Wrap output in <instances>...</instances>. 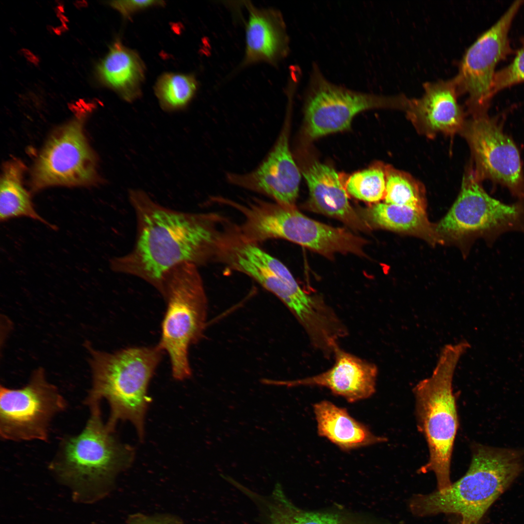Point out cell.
<instances>
[{
	"label": "cell",
	"mask_w": 524,
	"mask_h": 524,
	"mask_svg": "<svg viewBox=\"0 0 524 524\" xmlns=\"http://www.w3.org/2000/svg\"><path fill=\"white\" fill-rule=\"evenodd\" d=\"M128 197L136 216V239L129 252L111 260L113 271L138 277L161 294L164 276L173 268L216 261L233 224L226 217L171 209L139 189L129 190Z\"/></svg>",
	"instance_id": "1"
},
{
	"label": "cell",
	"mask_w": 524,
	"mask_h": 524,
	"mask_svg": "<svg viewBox=\"0 0 524 524\" xmlns=\"http://www.w3.org/2000/svg\"><path fill=\"white\" fill-rule=\"evenodd\" d=\"M524 462V450L474 444L464 475L443 491L414 494L409 501V509L416 517L452 514L462 524H478L523 471Z\"/></svg>",
	"instance_id": "2"
},
{
	"label": "cell",
	"mask_w": 524,
	"mask_h": 524,
	"mask_svg": "<svg viewBox=\"0 0 524 524\" xmlns=\"http://www.w3.org/2000/svg\"><path fill=\"white\" fill-rule=\"evenodd\" d=\"M88 408L90 415L83 429L62 439L49 465L74 497L84 502L98 497L116 475L131 465L134 456L132 448L120 442L104 423L100 404Z\"/></svg>",
	"instance_id": "3"
},
{
	"label": "cell",
	"mask_w": 524,
	"mask_h": 524,
	"mask_svg": "<svg viewBox=\"0 0 524 524\" xmlns=\"http://www.w3.org/2000/svg\"><path fill=\"white\" fill-rule=\"evenodd\" d=\"M90 349L92 384L84 404H100L106 400L110 411L107 426L114 430L119 421H128L142 439L149 401L148 387L163 351L158 345L112 353Z\"/></svg>",
	"instance_id": "4"
},
{
	"label": "cell",
	"mask_w": 524,
	"mask_h": 524,
	"mask_svg": "<svg viewBox=\"0 0 524 524\" xmlns=\"http://www.w3.org/2000/svg\"><path fill=\"white\" fill-rule=\"evenodd\" d=\"M470 347L466 340L444 345L431 376L420 381L413 390L418 427L429 451V460L419 473H433L438 491L452 484L451 459L458 427L453 378L460 358Z\"/></svg>",
	"instance_id": "5"
},
{
	"label": "cell",
	"mask_w": 524,
	"mask_h": 524,
	"mask_svg": "<svg viewBox=\"0 0 524 524\" xmlns=\"http://www.w3.org/2000/svg\"><path fill=\"white\" fill-rule=\"evenodd\" d=\"M161 295L167 306L158 345L169 356L173 377L183 380L192 375L189 347L202 338L207 323V299L198 266L185 262L170 270Z\"/></svg>",
	"instance_id": "6"
},
{
	"label": "cell",
	"mask_w": 524,
	"mask_h": 524,
	"mask_svg": "<svg viewBox=\"0 0 524 524\" xmlns=\"http://www.w3.org/2000/svg\"><path fill=\"white\" fill-rule=\"evenodd\" d=\"M217 261L247 275L278 297L307 334L321 332L329 323L332 308L320 297L304 291L280 261L257 244L243 241L237 229L228 235Z\"/></svg>",
	"instance_id": "7"
},
{
	"label": "cell",
	"mask_w": 524,
	"mask_h": 524,
	"mask_svg": "<svg viewBox=\"0 0 524 524\" xmlns=\"http://www.w3.org/2000/svg\"><path fill=\"white\" fill-rule=\"evenodd\" d=\"M481 182L471 163L457 199L435 227L440 237H482L492 246L505 233L524 234V200L505 203L491 196Z\"/></svg>",
	"instance_id": "8"
},
{
	"label": "cell",
	"mask_w": 524,
	"mask_h": 524,
	"mask_svg": "<svg viewBox=\"0 0 524 524\" xmlns=\"http://www.w3.org/2000/svg\"><path fill=\"white\" fill-rule=\"evenodd\" d=\"M67 408L66 399L49 383L42 368L18 389L0 388V435L4 441L47 442L53 420Z\"/></svg>",
	"instance_id": "9"
},
{
	"label": "cell",
	"mask_w": 524,
	"mask_h": 524,
	"mask_svg": "<svg viewBox=\"0 0 524 524\" xmlns=\"http://www.w3.org/2000/svg\"><path fill=\"white\" fill-rule=\"evenodd\" d=\"M304 132L311 139L348 129L359 113L376 108L404 110L408 98L363 93L329 81L314 66L307 88Z\"/></svg>",
	"instance_id": "10"
},
{
	"label": "cell",
	"mask_w": 524,
	"mask_h": 524,
	"mask_svg": "<svg viewBox=\"0 0 524 524\" xmlns=\"http://www.w3.org/2000/svg\"><path fill=\"white\" fill-rule=\"evenodd\" d=\"M86 114L77 112L50 136L33 169L31 185L34 191L53 186L97 183V157L84 132Z\"/></svg>",
	"instance_id": "11"
},
{
	"label": "cell",
	"mask_w": 524,
	"mask_h": 524,
	"mask_svg": "<svg viewBox=\"0 0 524 524\" xmlns=\"http://www.w3.org/2000/svg\"><path fill=\"white\" fill-rule=\"evenodd\" d=\"M524 0L512 3L500 18L466 49L454 77L460 94H466L471 117L488 115L494 97L492 83L498 63L512 52L508 34Z\"/></svg>",
	"instance_id": "12"
},
{
	"label": "cell",
	"mask_w": 524,
	"mask_h": 524,
	"mask_svg": "<svg viewBox=\"0 0 524 524\" xmlns=\"http://www.w3.org/2000/svg\"><path fill=\"white\" fill-rule=\"evenodd\" d=\"M467 142L477 177L506 188L524 200V172L519 151L504 131L502 121L488 115L466 120L460 132Z\"/></svg>",
	"instance_id": "13"
},
{
	"label": "cell",
	"mask_w": 524,
	"mask_h": 524,
	"mask_svg": "<svg viewBox=\"0 0 524 524\" xmlns=\"http://www.w3.org/2000/svg\"><path fill=\"white\" fill-rule=\"evenodd\" d=\"M264 228L270 239H285L327 257L338 252L363 254L364 240L345 229L310 218L295 206H273L265 216Z\"/></svg>",
	"instance_id": "14"
},
{
	"label": "cell",
	"mask_w": 524,
	"mask_h": 524,
	"mask_svg": "<svg viewBox=\"0 0 524 524\" xmlns=\"http://www.w3.org/2000/svg\"><path fill=\"white\" fill-rule=\"evenodd\" d=\"M289 107L275 144L259 165L244 173L228 172L226 178L232 185L265 195L281 205L295 206L301 173L290 147Z\"/></svg>",
	"instance_id": "15"
},
{
	"label": "cell",
	"mask_w": 524,
	"mask_h": 524,
	"mask_svg": "<svg viewBox=\"0 0 524 524\" xmlns=\"http://www.w3.org/2000/svg\"><path fill=\"white\" fill-rule=\"evenodd\" d=\"M331 367L312 376L292 380L264 379L263 383L287 387L313 386L328 389L349 403L367 399L376 392L377 366L342 349L335 348Z\"/></svg>",
	"instance_id": "16"
},
{
	"label": "cell",
	"mask_w": 524,
	"mask_h": 524,
	"mask_svg": "<svg viewBox=\"0 0 524 524\" xmlns=\"http://www.w3.org/2000/svg\"><path fill=\"white\" fill-rule=\"evenodd\" d=\"M423 88L420 98H409L405 110L417 131L429 138L460 133L466 120L455 78L426 82Z\"/></svg>",
	"instance_id": "17"
},
{
	"label": "cell",
	"mask_w": 524,
	"mask_h": 524,
	"mask_svg": "<svg viewBox=\"0 0 524 524\" xmlns=\"http://www.w3.org/2000/svg\"><path fill=\"white\" fill-rule=\"evenodd\" d=\"M245 26L244 56L239 66L264 63L276 66L289 51V39L281 13L273 8H259L249 1Z\"/></svg>",
	"instance_id": "18"
},
{
	"label": "cell",
	"mask_w": 524,
	"mask_h": 524,
	"mask_svg": "<svg viewBox=\"0 0 524 524\" xmlns=\"http://www.w3.org/2000/svg\"><path fill=\"white\" fill-rule=\"evenodd\" d=\"M310 193V205L314 211L337 218L359 229L366 226L348 200L339 175L332 167L314 162L302 171Z\"/></svg>",
	"instance_id": "19"
},
{
	"label": "cell",
	"mask_w": 524,
	"mask_h": 524,
	"mask_svg": "<svg viewBox=\"0 0 524 524\" xmlns=\"http://www.w3.org/2000/svg\"><path fill=\"white\" fill-rule=\"evenodd\" d=\"M318 435L326 438L343 451L385 442L387 438L377 436L364 424L350 415L345 408L328 400L313 406Z\"/></svg>",
	"instance_id": "20"
},
{
	"label": "cell",
	"mask_w": 524,
	"mask_h": 524,
	"mask_svg": "<svg viewBox=\"0 0 524 524\" xmlns=\"http://www.w3.org/2000/svg\"><path fill=\"white\" fill-rule=\"evenodd\" d=\"M266 524H382L368 516L343 510L308 511L299 508L287 497L280 484L261 504Z\"/></svg>",
	"instance_id": "21"
},
{
	"label": "cell",
	"mask_w": 524,
	"mask_h": 524,
	"mask_svg": "<svg viewBox=\"0 0 524 524\" xmlns=\"http://www.w3.org/2000/svg\"><path fill=\"white\" fill-rule=\"evenodd\" d=\"M99 79L128 102L135 100L141 94L145 67L139 55L118 39L97 68Z\"/></svg>",
	"instance_id": "22"
},
{
	"label": "cell",
	"mask_w": 524,
	"mask_h": 524,
	"mask_svg": "<svg viewBox=\"0 0 524 524\" xmlns=\"http://www.w3.org/2000/svg\"><path fill=\"white\" fill-rule=\"evenodd\" d=\"M24 171L23 164L16 160L8 162L3 167L0 186V221L26 217L52 227L35 211L30 194L23 186Z\"/></svg>",
	"instance_id": "23"
},
{
	"label": "cell",
	"mask_w": 524,
	"mask_h": 524,
	"mask_svg": "<svg viewBox=\"0 0 524 524\" xmlns=\"http://www.w3.org/2000/svg\"><path fill=\"white\" fill-rule=\"evenodd\" d=\"M368 216L374 225L382 228L419 235L431 241L440 240L426 212L409 207L378 202L369 209Z\"/></svg>",
	"instance_id": "24"
},
{
	"label": "cell",
	"mask_w": 524,
	"mask_h": 524,
	"mask_svg": "<svg viewBox=\"0 0 524 524\" xmlns=\"http://www.w3.org/2000/svg\"><path fill=\"white\" fill-rule=\"evenodd\" d=\"M385 203L406 206L426 212V201L423 184L411 175L386 167Z\"/></svg>",
	"instance_id": "25"
},
{
	"label": "cell",
	"mask_w": 524,
	"mask_h": 524,
	"mask_svg": "<svg viewBox=\"0 0 524 524\" xmlns=\"http://www.w3.org/2000/svg\"><path fill=\"white\" fill-rule=\"evenodd\" d=\"M197 82L193 75L176 73L162 74L155 83V95L161 108L167 112L185 108L194 97Z\"/></svg>",
	"instance_id": "26"
},
{
	"label": "cell",
	"mask_w": 524,
	"mask_h": 524,
	"mask_svg": "<svg viewBox=\"0 0 524 524\" xmlns=\"http://www.w3.org/2000/svg\"><path fill=\"white\" fill-rule=\"evenodd\" d=\"M386 167H372L354 173L346 182L345 190L351 196L368 202H377L384 198Z\"/></svg>",
	"instance_id": "27"
},
{
	"label": "cell",
	"mask_w": 524,
	"mask_h": 524,
	"mask_svg": "<svg viewBox=\"0 0 524 524\" xmlns=\"http://www.w3.org/2000/svg\"><path fill=\"white\" fill-rule=\"evenodd\" d=\"M520 41L521 47L512 61L494 74L492 83L494 96L503 89L524 82V37Z\"/></svg>",
	"instance_id": "28"
},
{
	"label": "cell",
	"mask_w": 524,
	"mask_h": 524,
	"mask_svg": "<svg viewBox=\"0 0 524 524\" xmlns=\"http://www.w3.org/2000/svg\"><path fill=\"white\" fill-rule=\"evenodd\" d=\"M109 5L119 12L124 17H129L137 11L148 7L163 6L165 3L161 0H114Z\"/></svg>",
	"instance_id": "29"
},
{
	"label": "cell",
	"mask_w": 524,
	"mask_h": 524,
	"mask_svg": "<svg viewBox=\"0 0 524 524\" xmlns=\"http://www.w3.org/2000/svg\"><path fill=\"white\" fill-rule=\"evenodd\" d=\"M127 524H183L178 518L171 516H147L138 515L131 517Z\"/></svg>",
	"instance_id": "30"
},
{
	"label": "cell",
	"mask_w": 524,
	"mask_h": 524,
	"mask_svg": "<svg viewBox=\"0 0 524 524\" xmlns=\"http://www.w3.org/2000/svg\"><path fill=\"white\" fill-rule=\"evenodd\" d=\"M454 520H451V524H462L460 518L458 516Z\"/></svg>",
	"instance_id": "31"
}]
</instances>
